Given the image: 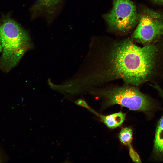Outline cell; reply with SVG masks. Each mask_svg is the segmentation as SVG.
Returning a JSON list of instances; mask_svg holds the SVG:
<instances>
[{
  "mask_svg": "<svg viewBox=\"0 0 163 163\" xmlns=\"http://www.w3.org/2000/svg\"><path fill=\"white\" fill-rule=\"evenodd\" d=\"M2 47L0 43V53L1 52H2Z\"/></svg>",
  "mask_w": 163,
  "mask_h": 163,
  "instance_id": "13",
  "label": "cell"
},
{
  "mask_svg": "<svg viewBox=\"0 0 163 163\" xmlns=\"http://www.w3.org/2000/svg\"><path fill=\"white\" fill-rule=\"evenodd\" d=\"M133 132L131 129L129 127L122 128L120 131L119 137L121 142L125 145L129 146L131 145Z\"/></svg>",
  "mask_w": 163,
  "mask_h": 163,
  "instance_id": "9",
  "label": "cell"
},
{
  "mask_svg": "<svg viewBox=\"0 0 163 163\" xmlns=\"http://www.w3.org/2000/svg\"><path fill=\"white\" fill-rule=\"evenodd\" d=\"M137 87L126 84L110 88L94 89L89 92L103 98L105 107L118 104L132 110L146 113L151 112L155 106L154 100L142 93Z\"/></svg>",
  "mask_w": 163,
  "mask_h": 163,
  "instance_id": "3",
  "label": "cell"
},
{
  "mask_svg": "<svg viewBox=\"0 0 163 163\" xmlns=\"http://www.w3.org/2000/svg\"><path fill=\"white\" fill-rule=\"evenodd\" d=\"M128 147L129 155L132 160L135 163H141V160L139 156L138 153L133 149L131 145H129Z\"/></svg>",
  "mask_w": 163,
  "mask_h": 163,
  "instance_id": "10",
  "label": "cell"
},
{
  "mask_svg": "<svg viewBox=\"0 0 163 163\" xmlns=\"http://www.w3.org/2000/svg\"><path fill=\"white\" fill-rule=\"evenodd\" d=\"M137 27L131 40L144 45L158 42L163 37V15L149 9L144 10L139 15Z\"/></svg>",
  "mask_w": 163,
  "mask_h": 163,
  "instance_id": "5",
  "label": "cell"
},
{
  "mask_svg": "<svg viewBox=\"0 0 163 163\" xmlns=\"http://www.w3.org/2000/svg\"><path fill=\"white\" fill-rule=\"evenodd\" d=\"M104 17L110 30L125 34L138 23L139 15L131 0H113L111 10Z\"/></svg>",
  "mask_w": 163,
  "mask_h": 163,
  "instance_id": "4",
  "label": "cell"
},
{
  "mask_svg": "<svg viewBox=\"0 0 163 163\" xmlns=\"http://www.w3.org/2000/svg\"><path fill=\"white\" fill-rule=\"evenodd\" d=\"M150 85L157 91L163 101V88L158 83L151 84ZM153 152L156 159L163 160V113L156 129Z\"/></svg>",
  "mask_w": 163,
  "mask_h": 163,
  "instance_id": "6",
  "label": "cell"
},
{
  "mask_svg": "<svg viewBox=\"0 0 163 163\" xmlns=\"http://www.w3.org/2000/svg\"><path fill=\"white\" fill-rule=\"evenodd\" d=\"M0 43L2 49L0 68L8 72L16 65L30 47V37L15 21L5 18L0 22Z\"/></svg>",
  "mask_w": 163,
  "mask_h": 163,
  "instance_id": "2",
  "label": "cell"
},
{
  "mask_svg": "<svg viewBox=\"0 0 163 163\" xmlns=\"http://www.w3.org/2000/svg\"><path fill=\"white\" fill-rule=\"evenodd\" d=\"M156 2L163 3V0H153Z\"/></svg>",
  "mask_w": 163,
  "mask_h": 163,
  "instance_id": "12",
  "label": "cell"
},
{
  "mask_svg": "<svg viewBox=\"0 0 163 163\" xmlns=\"http://www.w3.org/2000/svg\"><path fill=\"white\" fill-rule=\"evenodd\" d=\"M126 116V113L119 112L107 115H100V117L101 121L108 127L114 129L121 125Z\"/></svg>",
  "mask_w": 163,
  "mask_h": 163,
  "instance_id": "7",
  "label": "cell"
},
{
  "mask_svg": "<svg viewBox=\"0 0 163 163\" xmlns=\"http://www.w3.org/2000/svg\"><path fill=\"white\" fill-rule=\"evenodd\" d=\"M75 103L77 105L88 109L91 111V109H90L88 105L86 102L82 99H79L75 101Z\"/></svg>",
  "mask_w": 163,
  "mask_h": 163,
  "instance_id": "11",
  "label": "cell"
},
{
  "mask_svg": "<svg viewBox=\"0 0 163 163\" xmlns=\"http://www.w3.org/2000/svg\"><path fill=\"white\" fill-rule=\"evenodd\" d=\"M136 45L130 39L99 50H89L83 75L72 83L77 92H89L104 83L120 79L136 86Z\"/></svg>",
  "mask_w": 163,
  "mask_h": 163,
  "instance_id": "1",
  "label": "cell"
},
{
  "mask_svg": "<svg viewBox=\"0 0 163 163\" xmlns=\"http://www.w3.org/2000/svg\"><path fill=\"white\" fill-rule=\"evenodd\" d=\"M60 0H37L34 6V9L36 11L45 10L50 12L59 3Z\"/></svg>",
  "mask_w": 163,
  "mask_h": 163,
  "instance_id": "8",
  "label": "cell"
}]
</instances>
